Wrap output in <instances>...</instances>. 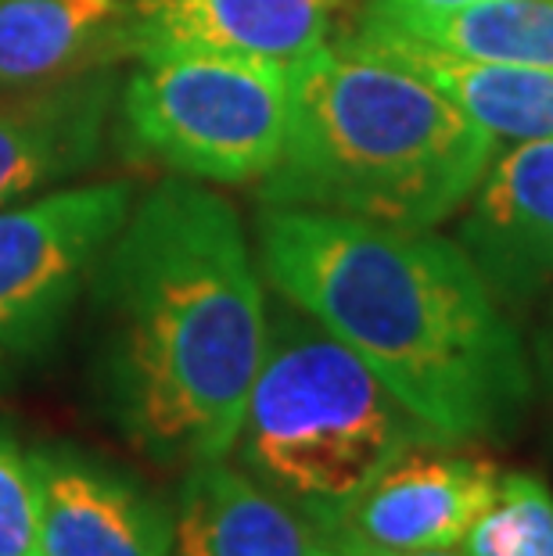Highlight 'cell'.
Wrapping results in <instances>:
<instances>
[{"mask_svg":"<svg viewBox=\"0 0 553 556\" xmlns=\"http://www.w3.org/2000/svg\"><path fill=\"white\" fill-rule=\"evenodd\" d=\"M467 556H553V492L532 475H503L497 503L464 539Z\"/></svg>","mask_w":553,"mask_h":556,"instance_id":"2e32d148","label":"cell"},{"mask_svg":"<svg viewBox=\"0 0 553 556\" xmlns=\"http://www.w3.org/2000/svg\"><path fill=\"white\" fill-rule=\"evenodd\" d=\"M288 134L259 201L435 230L497 155L456 104L406 65L341 37L288 65Z\"/></svg>","mask_w":553,"mask_h":556,"instance_id":"3957f363","label":"cell"},{"mask_svg":"<svg viewBox=\"0 0 553 556\" xmlns=\"http://www.w3.org/2000/svg\"><path fill=\"white\" fill-rule=\"evenodd\" d=\"M0 556H43L37 467L4 428H0Z\"/></svg>","mask_w":553,"mask_h":556,"instance_id":"e0dca14e","label":"cell"},{"mask_svg":"<svg viewBox=\"0 0 553 556\" xmlns=\"http://www.w3.org/2000/svg\"><path fill=\"white\" fill-rule=\"evenodd\" d=\"M352 40L367 43L370 51L392 58L431 83L497 144L500 140H511V144L553 140V68L461 58L378 29L370 22H360Z\"/></svg>","mask_w":553,"mask_h":556,"instance_id":"5bb4252c","label":"cell"},{"mask_svg":"<svg viewBox=\"0 0 553 556\" xmlns=\"http://www.w3.org/2000/svg\"><path fill=\"white\" fill-rule=\"evenodd\" d=\"M259 266L450 445L500 442L536 395L525 341L461 241L263 205Z\"/></svg>","mask_w":553,"mask_h":556,"instance_id":"7a4b0ae2","label":"cell"},{"mask_svg":"<svg viewBox=\"0 0 553 556\" xmlns=\"http://www.w3.org/2000/svg\"><path fill=\"white\" fill-rule=\"evenodd\" d=\"M349 0H126L134 58L159 47L296 65L331 43Z\"/></svg>","mask_w":553,"mask_h":556,"instance_id":"30bf717a","label":"cell"},{"mask_svg":"<svg viewBox=\"0 0 553 556\" xmlns=\"http://www.w3.org/2000/svg\"><path fill=\"white\" fill-rule=\"evenodd\" d=\"M461 244L503 299L553 288V140L492 155L467 198Z\"/></svg>","mask_w":553,"mask_h":556,"instance_id":"ba28073f","label":"cell"},{"mask_svg":"<svg viewBox=\"0 0 553 556\" xmlns=\"http://www.w3.org/2000/svg\"><path fill=\"white\" fill-rule=\"evenodd\" d=\"M321 531L249 470L209 459L184 475L173 514L176 556H313Z\"/></svg>","mask_w":553,"mask_h":556,"instance_id":"7c38bea8","label":"cell"},{"mask_svg":"<svg viewBox=\"0 0 553 556\" xmlns=\"http://www.w3.org/2000/svg\"><path fill=\"white\" fill-rule=\"evenodd\" d=\"M115 101L109 68L0 93V208L37 198L98 159Z\"/></svg>","mask_w":553,"mask_h":556,"instance_id":"8fae6325","label":"cell"},{"mask_svg":"<svg viewBox=\"0 0 553 556\" xmlns=\"http://www.w3.org/2000/svg\"><path fill=\"white\" fill-rule=\"evenodd\" d=\"M420 445H450L356 352L280 299L244 406L241 470L321 525Z\"/></svg>","mask_w":553,"mask_h":556,"instance_id":"277c9868","label":"cell"},{"mask_svg":"<svg viewBox=\"0 0 553 556\" xmlns=\"http://www.w3.org/2000/svg\"><path fill=\"white\" fill-rule=\"evenodd\" d=\"M503 475L489 456L420 445L381 470L356 500L316 525L324 542L356 556H399L464 546L497 503Z\"/></svg>","mask_w":553,"mask_h":556,"instance_id":"52a82bcc","label":"cell"},{"mask_svg":"<svg viewBox=\"0 0 553 556\" xmlns=\"http://www.w3.org/2000/svg\"><path fill=\"white\" fill-rule=\"evenodd\" d=\"M388 4L414 8V11H450V8H467V4H478V0H388Z\"/></svg>","mask_w":553,"mask_h":556,"instance_id":"d6986e66","label":"cell"},{"mask_svg":"<svg viewBox=\"0 0 553 556\" xmlns=\"http://www.w3.org/2000/svg\"><path fill=\"white\" fill-rule=\"evenodd\" d=\"M399 556H467L456 546H442V549H420V553H399Z\"/></svg>","mask_w":553,"mask_h":556,"instance_id":"ffe728a7","label":"cell"},{"mask_svg":"<svg viewBox=\"0 0 553 556\" xmlns=\"http://www.w3.org/2000/svg\"><path fill=\"white\" fill-rule=\"evenodd\" d=\"M123 87L126 140L198 184L241 187L274 169L288 134V65L159 47Z\"/></svg>","mask_w":553,"mask_h":556,"instance_id":"5b68a950","label":"cell"},{"mask_svg":"<svg viewBox=\"0 0 553 556\" xmlns=\"http://www.w3.org/2000/svg\"><path fill=\"white\" fill-rule=\"evenodd\" d=\"M536 359H539V374H543V381H546L550 395H553V309H550L546 324H543V330H539V338H536Z\"/></svg>","mask_w":553,"mask_h":556,"instance_id":"ac0fdd59","label":"cell"},{"mask_svg":"<svg viewBox=\"0 0 553 556\" xmlns=\"http://www.w3.org/2000/svg\"><path fill=\"white\" fill-rule=\"evenodd\" d=\"M129 54L126 0H0V93L98 73Z\"/></svg>","mask_w":553,"mask_h":556,"instance_id":"4fadbf2b","label":"cell"},{"mask_svg":"<svg viewBox=\"0 0 553 556\" xmlns=\"http://www.w3.org/2000/svg\"><path fill=\"white\" fill-rule=\"evenodd\" d=\"M313 556H356V553L338 549V546H331V542H324V539H321V546H316V553H313Z\"/></svg>","mask_w":553,"mask_h":556,"instance_id":"44dd1931","label":"cell"},{"mask_svg":"<svg viewBox=\"0 0 553 556\" xmlns=\"http://www.w3.org/2000/svg\"><path fill=\"white\" fill-rule=\"evenodd\" d=\"M43 556H169V506L134 478L68 448L33 453Z\"/></svg>","mask_w":553,"mask_h":556,"instance_id":"9c48e42d","label":"cell"},{"mask_svg":"<svg viewBox=\"0 0 553 556\" xmlns=\"http://www.w3.org/2000/svg\"><path fill=\"white\" fill-rule=\"evenodd\" d=\"M98 384L159 467L227 459L266 349V302L238 212L187 176L134 201L90 277Z\"/></svg>","mask_w":553,"mask_h":556,"instance_id":"6da1fadb","label":"cell"},{"mask_svg":"<svg viewBox=\"0 0 553 556\" xmlns=\"http://www.w3.org/2000/svg\"><path fill=\"white\" fill-rule=\"evenodd\" d=\"M360 22L461 58L553 68V0H478L450 11L374 0Z\"/></svg>","mask_w":553,"mask_h":556,"instance_id":"9a60e30c","label":"cell"},{"mask_svg":"<svg viewBox=\"0 0 553 556\" xmlns=\"http://www.w3.org/2000/svg\"><path fill=\"white\" fill-rule=\"evenodd\" d=\"M129 208L134 187L120 180L0 208V377L51 345Z\"/></svg>","mask_w":553,"mask_h":556,"instance_id":"8992f818","label":"cell"}]
</instances>
